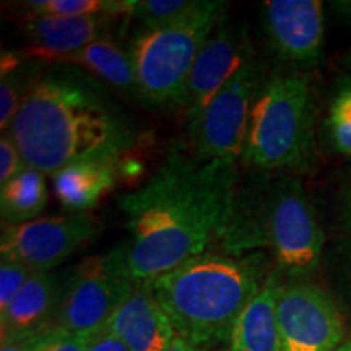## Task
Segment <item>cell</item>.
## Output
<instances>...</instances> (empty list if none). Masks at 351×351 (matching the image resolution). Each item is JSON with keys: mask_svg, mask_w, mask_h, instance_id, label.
Wrapping results in <instances>:
<instances>
[{"mask_svg": "<svg viewBox=\"0 0 351 351\" xmlns=\"http://www.w3.org/2000/svg\"><path fill=\"white\" fill-rule=\"evenodd\" d=\"M238 165L200 160L178 140L147 182L117 199L135 283H152L218 243L241 179Z\"/></svg>", "mask_w": 351, "mask_h": 351, "instance_id": "6da1fadb", "label": "cell"}, {"mask_svg": "<svg viewBox=\"0 0 351 351\" xmlns=\"http://www.w3.org/2000/svg\"><path fill=\"white\" fill-rule=\"evenodd\" d=\"M5 134L26 166L56 176L83 160L121 161L140 130L109 88L67 64L47 67Z\"/></svg>", "mask_w": 351, "mask_h": 351, "instance_id": "7a4b0ae2", "label": "cell"}, {"mask_svg": "<svg viewBox=\"0 0 351 351\" xmlns=\"http://www.w3.org/2000/svg\"><path fill=\"white\" fill-rule=\"evenodd\" d=\"M221 254L269 252L276 270L302 280L319 269L324 231L300 178L254 171L236 187Z\"/></svg>", "mask_w": 351, "mask_h": 351, "instance_id": "3957f363", "label": "cell"}, {"mask_svg": "<svg viewBox=\"0 0 351 351\" xmlns=\"http://www.w3.org/2000/svg\"><path fill=\"white\" fill-rule=\"evenodd\" d=\"M269 258L263 252H204L153 280L152 291L176 335L210 348L225 345L236 319L261 291Z\"/></svg>", "mask_w": 351, "mask_h": 351, "instance_id": "277c9868", "label": "cell"}, {"mask_svg": "<svg viewBox=\"0 0 351 351\" xmlns=\"http://www.w3.org/2000/svg\"><path fill=\"white\" fill-rule=\"evenodd\" d=\"M317 160L315 104L306 73H267L239 161L261 173H309Z\"/></svg>", "mask_w": 351, "mask_h": 351, "instance_id": "5b68a950", "label": "cell"}, {"mask_svg": "<svg viewBox=\"0 0 351 351\" xmlns=\"http://www.w3.org/2000/svg\"><path fill=\"white\" fill-rule=\"evenodd\" d=\"M230 7L219 0H202L194 12L161 28H137L127 52L137 73L142 104L179 108L202 47Z\"/></svg>", "mask_w": 351, "mask_h": 351, "instance_id": "8992f818", "label": "cell"}, {"mask_svg": "<svg viewBox=\"0 0 351 351\" xmlns=\"http://www.w3.org/2000/svg\"><path fill=\"white\" fill-rule=\"evenodd\" d=\"M127 243L98 256L85 257L62 276V296L56 328L73 335H95L134 291Z\"/></svg>", "mask_w": 351, "mask_h": 351, "instance_id": "52a82bcc", "label": "cell"}, {"mask_svg": "<svg viewBox=\"0 0 351 351\" xmlns=\"http://www.w3.org/2000/svg\"><path fill=\"white\" fill-rule=\"evenodd\" d=\"M267 73L256 54L225 83L187 127L189 147L200 160H234L243 153L249 119Z\"/></svg>", "mask_w": 351, "mask_h": 351, "instance_id": "ba28073f", "label": "cell"}, {"mask_svg": "<svg viewBox=\"0 0 351 351\" xmlns=\"http://www.w3.org/2000/svg\"><path fill=\"white\" fill-rule=\"evenodd\" d=\"M276 320L282 351H335L345 343V324L335 301L319 285L278 283Z\"/></svg>", "mask_w": 351, "mask_h": 351, "instance_id": "9c48e42d", "label": "cell"}, {"mask_svg": "<svg viewBox=\"0 0 351 351\" xmlns=\"http://www.w3.org/2000/svg\"><path fill=\"white\" fill-rule=\"evenodd\" d=\"M98 232V223L88 212L3 226L0 258L20 262L33 271H52Z\"/></svg>", "mask_w": 351, "mask_h": 351, "instance_id": "30bf717a", "label": "cell"}, {"mask_svg": "<svg viewBox=\"0 0 351 351\" xmlns=\"http://www.w3.org/2000/svg\"><path fill=\"white\" fill-rule=\"evenodd\" d=\"M261 21L274 56L293 72L317 67L324 54L326 16L317 0H267Z\"/></svg>", "mask_w": 351, "mask_h": 351, "instance_id": "8fae6325", "label": "cell"}, {"mask_svg": "<svg viewBox=\"0 0 351 351\" xmlns=\"http://www.w3.org/2000/svg\"><path fill=\"white\" fill-rule=\"evenodd\" d=\"M252 54L256 51L247 23H234L223 16L197 57L178 108L186 127L199 119L213 96Z\"/></svg>", "mask_w": 351, "mask_h": 351, "instance_id": "7c38bea8", "label": "cell"}, {"mask_svg": "<svg viewBox=\"0 0 351 351\" xmlns=\"http://www.w3.org/2000/svg\"><path fill=\"white\" fill-rule=\"evenodd\" d=\"M62 296V275L34 271L5 311L0 313L2 341L39 335L56 327Z\"/></svg>", "mask_w": 351, "mask_h": 351, "instance_id": "4fadbf2b", "label": "cell"}, {"mask_svg": "<svg viewBox=\"0 0 351 351\" xmlns=\"http://www.w3.org/2000/svg\"><path fill=\"white\" fill-rule=\"evenodd\" d=\"M106 328L130 351H166L178 337L150 283L135 285Z\"/></svg>", "mask_w": 351, "mask_h": 351, "instance_id": "5bb4252c", "label": "cell"}, {"mask_svg": "<svg viewBox=\"0 0 351 351\" xmlns=\"http://www.w3.org/2000/svg\"><path fill=\"white\" fill-rule=\"evenodd\" d=\"M121 21L129 19L112 15L93 16H29L25 33L33 44L29 54L36 59L75 52L101 39L112 38Z\"/></svg>", "mask_w": 351, "mask_h": 351, "instance_id": "9a60e30c", "label": "cell"}, {"mask_svg": "<svg viewBox=\"0 0 351 351\" xmlns=\"http://www.w3.org/2000/svg\"><path fill=\"white\" fill-rule=\"evenodd\" d=\"M41 60L47 64H67L85 70L119 95L142 103L137 73L130 54L127 49H122L112 38L101 39L69 54L43 57Z\"/></svg>", "mask_w": 351, "mask_h": 351, "instance_id": "2e32d148", "label": "cell"}, {"mask_svg": "<svg viewBox=\"0 0 351 351\" xmlns=\"http://www.w3.org/2000/svg\"><path fill=\"white\" fill-rule=\"evenodd\" d=\"M121 161L83 160L65 166L52 176L57 200L70 212H88L96 207L119 181Z\"/></svg>", "mask_w": 351, "mask_h": 351, "instance_id": "e0dca14e", "label": "cell"}, {"mask_svg": "<svg viewBox=\"0 0 351 351\" xmlns=\"http://www.w3.org/2000/svg\"><path fill=\"white\" fill-rule=\"evenodd\" d=\"M278 278L271 274L261 291L236 319L225 351H282L276 320V288Z\"/></svg>", "mask_w": 351, "mask_h": 351, "instance_id": "ac0fdd59", "label": "cell"}, {"mask_svg": "<svg viewBox=\"0 0 351 351\" xmlns=\"http://www.w3.org/2000/svg\"><path fill=\"white\" fill-rule=\"evenodd\" d=\"M46 178L38 169L26 168L0 187V215L3 226H15L36 219L49 200Z\"/></svg>", "mask_w": 351, "mask_h": 351, "instance_id": "d6986e66", "label": "cell"}, {"mask_svg": "<svg viewBox=\"0 0 351 351\" xmlns=\"http://www.w3.org/2000/svg\"><path fill=\"white\" fill-rule=\"evenodd\" d=\"M29 52V51H28ZM49 64L29 54L23 62L3 70L0 78V129L5 134L20 108L46 73Z\"/></svg>", "mask_w": 351, "mask_h": 351, "instance_id": "ffe728a7", "label": "cell"}, {"mask_svg": "<svg viewBox=\"0 0 351 351\" xmlns=\"http://www.w3.org/2000/svg\"><path fill=\"white\" fill-rule=\"evenodd\" d=\"M135 0H29L21 7L32 16H93L112 15L130 19Z\"/></svg>", "mask_w": 351, "mask_h": 351, "instance_id": "44dd1931", "label": "cell"}, {"mask_svg": "<svg viewBox=\"0 0 351 351\" xmlns=\"http://www.w3.org/2000/svg\"><path fill=\"white\" fill-rule=\"evenodd\" d=\"M324 134L328 147L341 156H351V78L340 80L335 88L327 116L324 119Z\"/></svg>", "mask_w": 351, "mask_h": 351, "instance_id": "7402d4cb", "label": "cell"}, {"mask_svg": "<svg viewBox=\"0 0 351 351\" xmlns=\"http://www.w3.org/2000/svg\"><path fill=\"white\" fill-rule=\"evenodd\" d=\"M202 0H135L130 19L137 28H161L184 19L200 5Z\"/></svg>", "mask_w": 351, "mask_h": 351, "instance_id": "603a6c76", "label": "cell"}, {"mask_svg": "<svg viewBox=\"0 0 351 351\" xmlns=\"http://www.w3.org/2000/svg\"><path fill=\"white\" fill-rule=\"evenodd\" d=\"M34 271L23 263L2 258L0 262V313L5 311L13 298L25 287Z\"/></svg>", "mask_w": 351, "mask_h": 351, "instance_id": "cb8c5ba5", "label": "cell"}, {"mask_svg": "<svg viewBox=\"0 0 351 351\" xmlns=\"http://www.w3.org/2000/svg\"><path fill=\"white\" fill-rule=\"evenodd\" d=\"M25 168L26 163L16 143L7 134H2V138H0V187L12 181Z\"/></svg>", "mask_w": 351, "mask_h": 351, "instance_id": "d4e9b609", "label": "cell"}, {"mask_svg": "<svg viewBox=\"0 0 351 351\" xmlns=\"http://www.w3.org/2000/svg\"><path fill=\"white\" fill-rule=\"evenodd\" d=\"M99 333H95V335H73V333H64L59 328H56L54 335L51 337L49 343L46 345L44 351H88Z\"/></svg>", "mask_w": 351, "mask_h": 351, "instance_id": "484cf974", "label": "cell"}, {"mask_svg": "<svg viewBox=\"0 0 351 351\" xmlns=\"http://www.w3.org/2000/svg\"><path fill=\"white\" fill-rule=\"evenodd\" d=\"M54 332L56 327L44 333H39V335L28 337V339L2 341V348H0V351H44L46 345L49 343L51 337L54 335Z\"/></svg>", "mask_w": 351, "mask_h": 351, "instance_id": "4316f807", "label": "cell"}, {"mask_svg": "<svg viewBox=\"0 0 351 351\" xmlns=\"http://www.w3.org/2000/svg\"><path fill=\"white\" fill-rule=\"evenodd\" d=\"M88 351H130L122 341L114 335L112 332H109L108 328H104L98 337L93 340L90 350Z\"/></svg>", "mask_w": 351, "mask_h": 351, "instance_id": "83f0119b", "label": "cell"}, {"mask_svg": "<svg viewBox=\"0 0 351 351\" xmlns=\"http://www.w3.org/2000/svg\"><path fill=\"white\" fill-rule=\"evenodd\" d=\"M339 219L343 230L351 231V178L343 184L339 195Z\"/></svg>", "mask_w": 351, "mask_h": 351, "instance_id": "f1b7e54d", "label": "cell"}, {"mask_svg": "<svg viewBox=\"0 0 351 351\" xmlns=\"http://www.w3.org/2000/svg\"><path fill=\"white\" fill-rule=\"evenodd\" d=\"M166 351H208L205 348H200V346H195L192 343H189L187 340L181 339V337H176L173 343H171V346Z\"/></svg>", "mask_w": 351, "mask_h": 351, "instance_id": "f546056e", "label": "cell"}, {"mask_svg": "<svg viewBox=\"0 0 351 351\" xmlns=\"http://www.w3.org/2000/svg\"><path fill=\"white\" fill-rule=\"evenodd\" d=\"M335 351H351V341H345L340 348H337Z\"/></svg>", "mask_w": 351, "mask_h": 351, "instance_id": "4dcf8cb0", "label": "cell"}, {"mask_svg": "<svg viewBox=\"0 0 351 351\" xmlns=\"http://www.w3.org/2000/svg\"><path fill=\"white\" fill-rule=\"evenodd\" d=\"M345 64L348 65V69H351V51L348 52V56L345 57Z\"/></svg>", "mask_w": 351, "mask_h": 351, "instance_id": "1f68e13d", "label": "cell"}, {"mask_svg": "<svg viewBox=\"0 0 351 351\" xmlns=\"http://www.w3.org/2000/svg\"><path fill=\"white\" fill-rule=\"evenodd\" d=\"M348 262H350V271H351V249L348 251Z\"/></svg>", "mask_w": 351, "mask_h": 351, "instance_id": "d6a6232c", "label": "cell"}]
</instances>
